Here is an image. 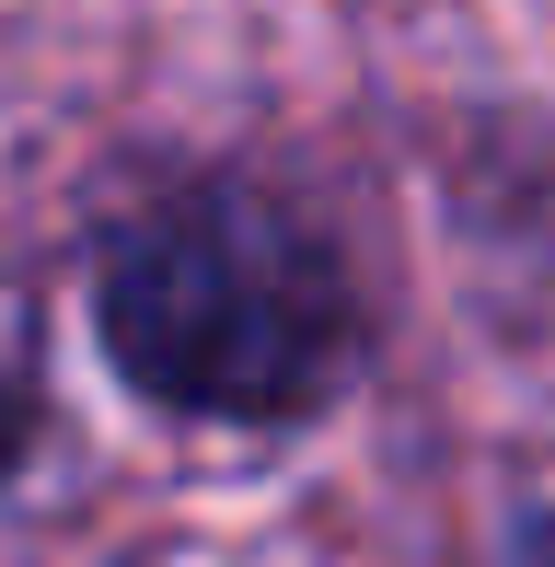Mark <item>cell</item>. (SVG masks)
<instances>
[{
	"label": "cell",
	"instance_id": "cell-2",
	"mask_svg": "<svg viewBox=\"0 0 555 567\" xmlns=\"http://www.w3.org/2000/svg\"><path fill=\"white\" fill-rule=\"evenodd\" d=\"M498 567H555V509H510V533H498Z\"/></svg>",
	"mask_w": 555,
	"mask_h": 567
},
{
	"label": "cell",
	"instance_id": "cell-1",
	"mask_svg": "<svg viewBox=\"0 0 555 567\" xmlns=\"http://www.w3.org/2000/svg\"><path fill=\"white\" fill-rule=\"evenodd\" d=\"M93 337L116 382L209 429H301L359 382V278L290 197L186 186L93 255Z\"/></svg>",
	"mask_w": 555,
	"mask_h": 567
},
{
	"label": "cell",
	"instance_id": "cell-3",
	"mask_svg": "<svg viewBox=\"0 0 555 567\" xmlns=\"http://www.w3.org/2000/svg\"><path fill=\"white\" fill-rule=\"evenodd\" d=\"M23 441H35V394H23V382L0 371V475L23 463Z\"/></svg>",
	"mask_w": 555,
	"mask_h": 567
}]
</instances>
